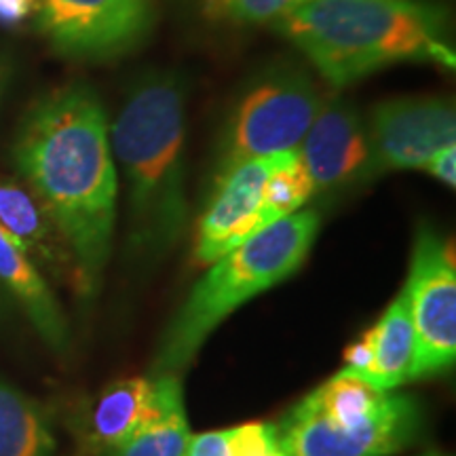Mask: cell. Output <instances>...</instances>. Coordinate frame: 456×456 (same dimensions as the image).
<instances>
[{
    "mask_svg": "<svg viewBox=\"0 0 456 456\" xmlns=\"http://www.w3.org/2000/svg\"><path fill=\"white\" fill-rule=\"evenodd\" d=\"M104 106L87 85H68L32 106L13 159L26 186L70 248L77 292L95 298L112 249L118 175Z\"/></svg>",
    "mask_w": 456,
    "mask_h": 456,
    "instance_id": "cell-1",
    "label": "cell"
},
{
    "mask_svg": "<svg viewBox=\"0 0 456 456\" xmlns=\"http://www.w3.org/2000/svg\"><path fill=\"white\" fill-rule=\"evenodd\" d=\"M108 138L123 171L131 252L142 260H159L188 224L184 78L178 72L144 74L129 91Z\"/></svg>",
    "mask_w": 456,
    "mask_h": 456,
    "instance_id": "cell-2",
    "label": "cell"
},
{
    "mask_svg": "<svg viewBox=\"0 0 456 456\" xmlns=\"http://www.w3.org/2000/svg\"><path fill=\"white\" fill-rule=\"evenodd\" d=\"M277 28L334 89L402 61L456 66L446 9L419 0H300Z\"/></svg>",
    "mask_w": 456,
    "mask_h": 456,
    "instance_id": "cell-3",
    "label": "cell"
},
{
    "mask_svg": "<svg viewBox=\"0 0 456 456\" xmlns=\"http://www.w3.org/2000/svg\"><path fill=\"white\" fill-rule=\"evenodd\" d=\"M319 224L322 218L315 209L296 212L262 228L216 260L163 330L151 376L169 374L180 379L228 315L292 277L305 265Z\"/></svg>",
    "mask_w": 456,
    "mask_h": 456,
    "instance_id": "cell-4",
    "label": "cell"
},
{
    "mask_svg": "<svg viewBox=\"0 0 456 456\" xmlns=\"http://www.w3.org/2000/svg\"><path fill=\"white\" fill-rule=\"evenodd\" d=\"M275 427L285 456H393L419 436L423 410L406 393L376 389L340 370Z\"/></svg>",
    "mask_w": 456,
    "mask_h": 456,
    "instance_id": "cell-5",
    "label": "cell"
},
{
    "mask_svg": "<svg viewBox=\"0 0 456 456\" xmlns=\"http://www.w3.org/2000/svg\"><path fill=\"white\" fill-rule=\"evenodd\" d=\"M322 104V91L305 70L281 66L262 74L231 114L218 178L252 159L298 151Z\"/></svg>",
    "mask_w": 456,
    "mask_h": 456,
    "instance_id": "cell-6",
    "label": "cell"
},
{
    "mask_svg": "<svg viewBox=\"0 0 456 456\" xmlns=\"http://www.w3.org/2000/svg\"><path fill=\"white\" fill-rule=\"evenodd\" d=\"M402 294L416 338L414 379L446 372L456 359V266L452 241L431 224L416 232Z\"/></svg>",
    "mask_w": 456,
    "mask_h": 456,
    "instance_id": "cell-7",
    "label": "cell"
},
{
    "mask_svg": "<svg viewBox=\"0 0 456 456\" xmlns=\"http://www.w3.org/2000/svg\"><path fill=\"white\" fill-rule=\"evenodd\" d=\"M37 15L57 53L78 60L129 53L155 26L151 0H38Z\"/></svg>",
    "mask_w": 456,
    "mask_h": 456,
    "instance_id": "cell-8",
    "label": "cell"
},
{
    "mask_svg": "<svg viewBox=\"0 0 456 456\" xmlns=\"http://www.w3.org/2000/svg\"><path fill=\"white\" fill-rule=\"evenodd\" d=\"M368 134L372 180L387 171L423 169L437 151L456 144L454 104L437 95L380 102L370 114Z\"/></svg>",
    "mask_w": 456,
    "mask_h": 456,
    "instance_id": "cell-9",
    "label": "cell"
},
{
    "mask_svg": "<svg viewBox=\"0 0 456 456\" xmlns=\"http://www.w3.org/2000/svg\"><path fill=\"white\" fill-rule=\"evenodd\" d=\"M298 155L311 178L313 195H332L372 182L368 123L351 102L338 95L323 100Z\"/></svg>",
    "mask_w": 456,
    "mask_h": 456,
    "instance_id": "cell-10",
    "label": "cell"
},
{
    "mask_svg": "<svg viewBox=\"0 0 456 456\" xmlns=\"http://www.w3.org/2000/svg\"><path fill=\"white\" fill-rule=\"evenodd\" d=\"M283 152L245 161L216 178L212 201L197 226V265H214L222 256L256 235L265 182Z\"/></svg>",
    "mask_w": 456,
    "mask_h": 456,
    "instance_id": "cell-11",
    "label": "cell"
},
{
    "mask_svg": "<svg viewBox=\"0 0 456 456\" xmlns=\"http://www.w3.org/2000/svg\"><path fill=\"white\" fill-rule=\"evenodd\" d=\"M165 383L167 374L129 376L106 385L77 419L74 456H106L155 420L163 410Z\"/></svg>",
    "mask_w": 456,
    "mask_h": 456,
    "instance_id": "cell-12",
    "label": "cell"
},
{
    "mask_svg": "<svg viewBox=\"0 0 456 456\" xmlns=\"http://www.w3.org/2000/svg\"><path fill=\"white\" fill-rule=\"evenodd\" d=\"M416 338L403 294L387 306L383 317L345 351V372L376 389L393 391L414 380Z\"/></svg>",
    "mask_w": 456,
    "mask_h": 456,
    "instance_id": "cell-13",
    "label": "cell"
},
{
    "mask_svg": "<svg viewBox=\"0 0 456 456\" xmlns=\"http://www.w3.org/2000/svg\"><path fill=\"white\" fill-rule=\"evenodd\" d=\"M0 288L21 306L45 345L57 355L70 351V328L47 279L26 249L0 226Z\"/></svg>",
    "mask_w": 456,
    "mask_h": 456,
    "instance_id": "cell-14",
    "label": "cell"
},
{
    "mask_svg": "<svg viewBox=\"0 0 456 456\" xmlns=\"http://www.w3.org/2000/svg\"><path fill=\"white\" fill-rule=\"evenodd\" d=\"M0 226L15 239L34 265H43L57 279H72L77 288V266L70 248L57 231L47 209L30 188L0 174Z\"/></svg>",
    "mask_w": 456,
    "mask_h": 456,
    "instance_id": "cell-15",
    "label": "cell"
},
{
    "mask_svg": "<svg viewBox=\"0 0 456 456\" xmlns=\"http://www.w3.org/2000/svg\"><path fill=\"white\" fill-rule=\"evenodd\" d=\"M49 410L0 376V456H53Z\"/></svg>",
    "mask_w": 456,
    "mask_h": 456,
    "instance_id": "cell-16",
    "label": "cell"
},
{
    "mask_svg": "<svg viewBox=\"0 0 456 456\" xmlns=\"http://www.w3.org/2000/svg\"><path fill=\"white\" fill-rule=\"evenodd\" d=\"M191 440L180 379L167 374L161 414L106 456H186Z\"/></svg>",
    "mask_w": 456,
    "mask_h": 456,
    "instance_id": "cell-17",
    "label": "cell"
},
{
    "mask_svg": "<svg viewBox=\"0 0 456 456\" xmlns=\"http://www.w3.org/2000/svg\"><path fill=\"white\" fill-rule=\"evenodd\" d=\"M311 197H315L313 195V184L305 165L300 161L298 151L283 152L275 169L266 178L265 188H262L256 232L300 212L302 205Z\"/></svg>",
    "mask_w": 456,
    "mask_h": 456,
    "instance_id": "cell-18",
    "label": "cell"
},
{
    "mask_svg": "<svg viewBox=\"0 0 456 456\" xmlns=\"http://www.w3.org/2000/svg\"><path fill=\"white\" fill-rule=\"evenodd\" d=\"M186 456H285L279 446L277 427L245 423L231 429L192 436Z\"/></svg>",
    "mask_w": 456,
    "mask_h": 456,
    "instance_id": "cell-19",
    "label": "cell"
},
{
    "mask_svg": "<svg viewBox=\"0 0 456 456\" xmlns=\"http://www.w3.org/2000/svg\"><path fill=\"white\" fill-rule=\"evenodd\" d=\"M300 0H199L205 15L232 24L277 21Z\"/></svg>",
    "mask_w": 456,
    "mask_h": 456,
    "instance_id": "cell-20",
    "label": "cell"
},
{
    "mask_svg": "<svg viewBox=\"0 0 456 456\" xmlns=\"http://www.w3.org/2000/svg\"><path fill=\"white\" fill-rule=\"evenodd\" d=\"M425 171H429L433 178H437L442 184H446L450 188L456 186V144H450L442 151H437L433 155L427 165L423 167Z\"/></svg>",
    "mask_w": 456,
    "mask_h": 456,
    "instance_id": "cell-21",
    "label": "cell"
},
{
    "mask_svg": "<svg viewBox=\"0 0 456 456\" xmlns=\"http://www.w3.org/2000/svg\"><path fill=\"white\" fill-rule=\"evenodd\" d=\"M38 0H0V24L17 26L37 13Z\"/></svg>",
    "mask_w": 456,
    "mask_h": 456,
    "instance_id": "cell-22",
    "label": "cell"
},
{
    "mask_svg": "<svg viewBox=\"0 0 456 456\" xmlns=\"http://www.w3.org/2000/svg\"><path fill=\"white\" fill-rule=\"evenodd\" d=\"M4 85H7V64H4V61L0 60V95H3Z\"/></svg>",
    "mask_w": 456,
    "mask_h": 456,
    "instance_id": "cell-23",
    "label": "cell"
},
{
    "mask_svg": "<svg viewBox=\"0 0 456 456\" xmlns=\"http://www.w3.org/2000/svg\"><path fill=\"white\" fill-rule=\"evenodd\" d=\"M4 309H7V298H3V294H0V317L4 315Z\"/></svg>",
    "mask_w": 456,
    "mask_h": 456,
    "instance_id": "cell-24",
    "label": "cell"
},
{
    "mask_svg": "<svg viewBox=\"0 0 456 456\" xmlns=\"http://www.w3.org/2000/svg\"><path fill=\"white\" fill-rule=\"evenodd\" d=\"M423 456H446V454H440V452H429V454H423Z\"/></svg>",
    "mask_w": 456,
    "mask_h": 456,
    "instance_id": "cell-25",
    "label": "cell"
}]
</instances>
